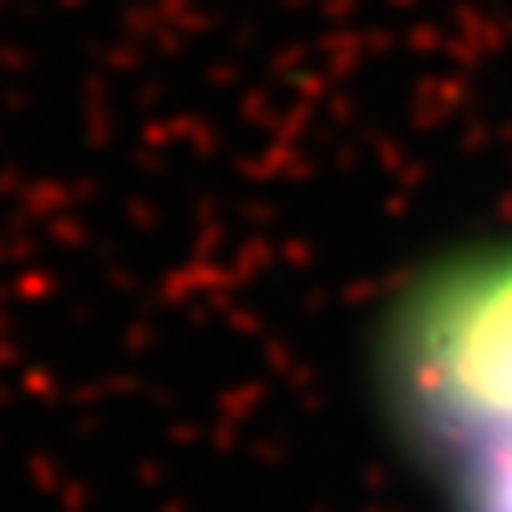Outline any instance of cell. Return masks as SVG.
<instances>
[{"label": "cell", "mask_w": 512, "mask_h": 512, "mask_svg": "<svg viewBox=\"0 0 512 512\" xmlns=\"http://www.w3.org/2000/svg\"><path fill=\"white\" fill-rule=\"evenodd\" d=\"M382 369L400 423L432 459L512 432V239L418 274L391 310Z\"/></svg>", "instance_id": "obj_1"}, {"label": "cell", "mask_w": 512, "mask_h": 512, "mask_svg": "<svg viewBox=\"0 0 512 512\" xmlns=\"http://www.w3.org/2000/svg\"><path fill=\"white\" fill-rule=\"evenodd\" d=\"M436 463L450 477L454 512H512V432L472 436Z\"/></svg>", "instance_id": "obj_2"}]
</instances>
